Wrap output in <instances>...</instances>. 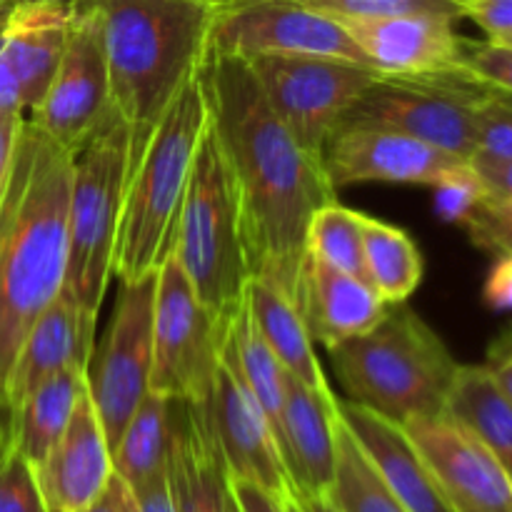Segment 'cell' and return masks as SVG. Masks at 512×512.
<instances>
[{"instance_id": "cell-1", "label": "cell", "mask_w": 512, "mask_h": 512, "mask_svg": "<svg viewBox=\"0 0 512 512\" xmlns=\"http://www.w3.org/2000/svg\"><path fill=\"white\" fill-rule=\"evenodd\" d=\"M198 78L238 198L250 278H270L293 295L310 218L333 203L338 190L323 160L270 108L248 60L205 55Z\"/></svg>"}, {"instance_id": "cell-2", "label": "cell", "mask_w": 512, "mask_h": 512, "mask_svg": "<svg viewBox=\"0 0 512 512\" xmlns=\"http://www.w3.org/2000/svg\"><path fill=\"white\" fill-rule=\"evenodd\" d=\"M73 153L23 120L0 200V433L8 420V380L25 335L63 293Z\"/></svg>"}, {"instance_id": "cell-3", "label": "cell", "mask_w": 512, "mask_h": 512, "mask_svg": "<svg viewBox=\"0 0 512 512\" xmlns=\"http://www.w3.org/2000/svg\"><path fill=\"white\" fill-rule=\"evenodd\" d=\"M100 15L110 103L130 125V163L205 58L213 5L198 0H88Z\"/></svg>"}, {"instance_id": "cell-4", "label": "cell", "mask_w": 512, "mask_h": 512, "mask_svg": "<svg viewBox=\"0 0 512 512\" xmlns=\"http://www.w3.org/2000/svg\"><path fill=\"white\" fill-rule=\"evenodd\" d=\"M205 125L208 105L195 70L130 163L113 260V275L120 283L155 273L173 248L180 205Z\"/></svg>"}, {"instance_id": "cell-5", "label": "cell", "mask_w": 512, "mask_h": 512, "mask_svg": "<svg viewBox=\"0 0 512 512\" xmlns=\"http://www.w3.org/2000/svg\"><path fill=\"white\" fill-rule=\"evenodd\" d=\"M328 353L350 400L400 425L443 413L460 368L443 338L405 303L388 305L375 328Z\"/></svg>"}, {"instance_id": "cell-6", "label": "cell", "mask_w": 512, "mask_h": 512, "mask_svg": "<svg viewBox=\"0 0 512 512\" xmlns=\"http://www.w3.org/2000/svg\"><path fill=\"white\" fill-rule=\"evenodd\" d=\"M130 170V125L113 103L73 155L68 268L63 293L98 323L113 278L115 243Z\"/></svg>"}, {"instance_id": "cell-7", "label": "cell", "mask_w": 512, "mask_h": 512, "mask_svg": "<svg viewBox=\"0 0 512 512\" xmlns=\"http://www.w3.org/2000/svg\"><path fill=\"white\" fill-rule=\"evenodd\" d=\"M170 253L225 338V328L245 298L250 273L238 198L210 125H205L195 150Z\"/></svg>"}, {"instance_id": "cell-8", "label": "cell", "mask_w": 512, "mask_h": 512, "mask_svg": "<svg viewBox=\"0 0 512 512\" xmlns=\"http://www.w3.org/2000/svg\"><path fill=\"white\" fill-rule=\"evenodd\" d=\"M483 90L485 85L463 75H378L340 125L393 130L470 160L478 153L475 103Z\"/></svg>"}, {"instance_id": "cell-9", "label": "cell", "mask_w": 512, "mask_h": 512, "mask_svg": "<svg viewBox=\"0 0 512 512\" xmlns=\"http://www.w3.org/2000/svg\"><path fill=\"white\" fill-rule=\"evenodd\" d=\"M220 335L213 315L173 253L158 265L153 308V373L150 393L170 403H210L220 360Z\"/></svg>"}, {"instance_id": "cell-10", "label": "cell", "mask_w": 512, "mask_h": 512, "mask_svg": "<svg viewBox=\"0 0 512 512\" xmlns=\"http://www.w3.org/2000/svg\"><path fill=\"white\" fill-rule=\"evenodd\" d=\"M248 63L270 108L315 158L323 155L333 130L380 75L353 60L318 55H260Z\"/></svg>"}, {"instance_id": "cell-11", "label": "cell", "mask_w": 512, "mask_h": 512, "mask_svg": "<svg viewBox=\"0 0 512 512\" xmlns=\"http://www.w3.org/2000/svg\"><path fill=\"white\" fill-rule=\"evenodd\" d=\"M155 285L158 270L120 283L113 318L88 365V395L103 423L110 453L150 393Z\"/></svg>"}, {"instance_id": "cell-12", "label": "cell", "mask_w": 512, "mask_h": 512, "mask_svg": "<svg viewBox=\"0 0 512 512\" xmlns=\"http://www.w3.org/2000/svg\"><path fill=\"white\" fill-rule=\"evenodd\" d=\"M205 55H318L368 65L348 30L295 0H235L213 10ZM370 68V65H368Z\"/></svg>"}, {"instance_id": "cell-13", "label": "cell", "mask_w": 512, "mask_h": 512, "mask_svg": "<svg viewBox=\"0 0 512 512\" xmlns=\"http://www.w3.org/2000/svg\"><path fill=\"white\" fill-rule=\"evenodd\" d=\"M108 108L110 78L103 23L88 0H75L63 58L28 120L75 155Z\"/></svg>"}, {"instance_id": "cell-14", "label": "cell", "mask_w": 512, "mask_h": 512, "mask_svg": "<svg viewBox=\"0 0 512 512\" xmlns=\"http://www.w3.org/2000/svg\"><path fill=\"white\" fill-rule=\"evenodd\" d=\"M320 158L335 190L355 183H403L438 188L470 163L410 135L365 128V125L335 128Z\"/></svg>"}, {"instance_id": "cell-15", "label": "cell", "mask_w": 512, "mask_h": 512, "mask_svg": "<svg viewBox=\"0 0 512 512\" xmlns=\"http://www.w3.org/2000/svg\"><path fill=\"white\" fill-rule=\"evenodd\" d=\"M458 512H512V480L488 445L448 410L403 425Z\"/></svg>"}, {"instance_id": "cell-16", "label": "cell", "mask_w": 512, "mask_h": 512, "mask_svg": "<svg viewBox=\"0 0 512 512\" xmlns=\"http://www.w3.org/2000/svg\"><path fill=\"white\" fill-rule=\"evenodd\" d=\"M210 423L228 478L248 480L278 498H295L268 415L233 365L220 355L210 393Z\"/></svg>"}, {"instance_id": "cell-17", "label": "cell", "mask_w": 512, "mask_h": 512, "mask_svg": "<svg viewBox=\"0 0 512 512\" xmlns=\"http://www.w3.org/2000/svg\"><path fill=\"white\" fill-rule=\"evenodd\" d=\"M368 65L380 75L435 78L460 75V38L455 18L445 15H390L338 20Z\"/></svg>"}, {"instance_id": "cell-18", "label": "cell", "mask_w": 512, "mask_h": 512, "mask_svg": "<svg viewBox=\"0 0 512 512\" xmlns=\"http://www.w3.org/2000/svg\"><path fill=\"white\" fill-rule=\"evenodd\" d=\"M335 393L308 388L293 375L285 378L278 445L293 483L295 498L328 495L338 455V410Z\"/></svg>"}, {"instance_id": "cell-19", "label": "cell", "mask_w": 512, "mask_h": 512, "mask_svg": "<svg viewBox=\"0 0 512 512\" xmlns=\"http://www.w3.org/2000/svg\"><path fill=\"white\" fill-rule=\"evenodd\" d=\"M50 512H83L113 475V453L88 388L80 395L68 428L35 468Z\"/></svg>"}, {"instance_id": "cell-20", "label": "cell", "mask_w": 512, "mask_h": 512, "mask_svg": "<svg viewBox=\"0 0 512 512\" xmlns=\"http://www.w3.org/2000/svg\"><path fill=\"white\" fill-rule=\"evenodd\" d=\"M295 305L313 343L333 350L380 323L388 303L370 288L368 280L323 263L305 253L295 283Z\"/></svg>"}, {"instance_id": "cell-21", "label": "cell", "mask_w": 512, "mask_h": 512, "mask_svg": "<svg viewBox=\"0 0 512 512\" xmlns=\"http://www.w3.org/2000/svg\"><path fill=\"white\" fill-rule=\"evenodd\" d=\"M338 410L380 478L408 512H458L403 425L353 400H340Z\"/></svg>"}, {"instance_id": "cell-22", "label": "cell", "mask_w": 512, "mask_h": 512, "mask_svg": "<svg viewBox=\"0 0 512 512\" xmlns=\"http://www.w3.org/2000/svg\"><path fill=\"white\" fill-rule=\"evenodd\" d=\"M95 320L85 318L83 310L65 293H60L40 313L25 335L8 380V420L13 430V415L18 405L38 388L43 380L68 365L88 368L95 350Z\"/></svg>"}, {"instance_id": "cell-23", "label": "cell", "mask_w": 512, "mask_h": 512, "mask_svg": "<svg viewBox=\"0 0 512 512\" xmlns=\"http://www.w3.org/2000/svg\"><path fill=\"white\" fill-rule=\"evenodd\" d=\"M208 405L170 403L168 473L175 512H225L228 473Z\"/></svg>"}, {"instance_id": "cell-24", "label": "cell", "mask_w": 512, "mask_h": 512, "mask_svg": "<svg viewBox=\"0 0 512 512\" xmlns=\"http://www.w3.org/2000/svg\"><path fill=\"white\" fill-rule=\"evenodd\" d=\"M73 5L55 0H18L0 30V53L13 68L25 113L43 100L65 50Z\"/></svg>"}, {"instance_id": "cell-25", "label": "cell", "mask_w": 512, "mask_h": 512, "mask_svg": "<svg viewBox=\"0 0 512 512\" xmlns=\"http://www.w3.org/2000/svg\"><path fill=\"white\" fill-rule=\"evenodd\" d=\"M245 300L260 335L280 360L285 373L308 388L333 393L293 295L270 278H250Z\"/></svg>"}, {"instance_id": "cell-26", "label": "cell", "mask_w": 512, "mask_h": 512, "mask_svg": "<svg viewBox=\"0 0 512 512\" xmlns=\"http://www.w3.org/2000/svg\"><path fill=\"white\" fill-rule=\"evenodd\" d=\"M88 388V368L68 365L38 385L13 415V440L38 468L68 428L80 395Z\"/></svg>"}, {"instance_id": "cell-27", "label": "cell", "mask_w": 512, "mask_h": 512, "mask_svg": "<svg viewBox=\"0 0 512 512\" xmlns=\"http://www.w3.org/2000/svg\"><path fill=\"white\" fill-rule=\"evenodd\" d=\"M445 410L488 445L512 480V403L485 365H460Z\"/></svg>"}, {"instance_id": "cell-28", "label": "cell", "mask_w": 512, "mask_h": 512, "mask_svg": "<svg viewBox=\"0 0 512 512\" xmlns=\"http://www.w3.org/2000/svg\"><path fill=\"white\" fill-rule=\"evenodd\" d=\"M220 355L233 365L235 373L243 378L250 393L255 395V400H258L260 408L268 415L270 425H273L275 438H278L280 415H283L285 403V378H288V373H285L280 360L275 358L270 345L260 335L245 298L240 303V308L235 310L230 325L225 328V338L220 343Z\"/></svg>"}, {"instance_id": "cell-29", "label": "cell", "mask_w": 512, "mask_h": 512, "mask_svg": "<svg viewBox=\"0 0 512 512\" xmlns=\"http://www.w3.org/2000/svg\"><path fill=\"white\" fill-rule=\"evenodd\" d=\"M363 255L365 278L388 305L405 303L423 283V255L403 228L365 218Z\"/></svg>"}, {"instance_id": "cell-30", "label": "cell", "mask_w": 512, "mask_h": 512, "mask_svg": "<svg viewBox=\"0 0 512 512\" xmlns=\"http://www.w3.org/2000/svg\"><path fill=\"white\" fill-rule=\"evenodd\" d=\"M168 445L170 400L148 393L113 448V473L120 475L130 488H138L168 465Z\"/></svg>"}, {"instance_id": "cell-31", "label": "cell", "mask_w": 512, "mask_h": 512, "mask_svg": "<svg viewBox=\"0 0 512 512\" xmlns=\"http://www.w3.org/2000/svg\"><path fill=\"white\" fill-rule=\"evenodd\" d=\"M325 498L338 512H408L380 478L343 418L338 420L335 478Z\"/></svg>"}, {"instance_id": "cell-32", "label": "cell", "mask_w": 512, "mask_h": 512, "mask_svg": "<svg viewBox=\"0 0 512 512\" xmlns=\"http://www.w3.org/2000/svg\"><path fill=\"white\" fill-rule=\"evenodd\" d=\"M365 218L368 215L345 208L338 200L323 205L315 210L305 230V253L355 278L368 280L363 255Z\"/></svg>"}, {"instance_id": "cell-33", "label": "cell", "mask_w": 512, "mask_h": 512, "mask_svg": "<svg viewBox=\"0 0 512 512\" xmlns=\"http://www.w3.org/2000/svg\"><path fill=\"white\" fill-rule=\"evenodd\" d=\"M0 512H50L35 465L20 453L13 433H0Z\"/></svg>"}, {"instance_id": "cell-34", "label": "cell", "mask_w": 512, "mask_h": 512, "mask_svg": "<svg viewBox=\"0 0 512 512\" xmlns=\"http://www.w3.org/2000/svg\"><path fill=\"white\" fill-rule=\"evenodd\" d=\"M310 10L345 18H390V15H445L463 18V5L455 0H295Z\"/></svg>"}, {"instance_id": "cell-35", "label": "cell", "mask_w": 512, "mask_h": 512, "mask_svg": "<svg viewBox=\"0 0 512 512\" xmlns=\"http://www.w3.org/2000/svg\"><path fill=\"white\" fill-rule=\"evenodd\" d=\"M460 75L498 93L512 95V45L500 40L460 43Z\"/></svg>"}, {"instance_id": "cell-36", "label": "cell", "mask_w": 512, "mask_h": 512, "mask_svg": "<svg viewBox=\"0 0 512 512\" xmlns=\"http://www.w3.org/2000/svg\"><path fill=\"white\" fill-rule=\"evenodd\" d=\"M475 145L478 153L512 158V95L483 90L475 103Z\"/></svg>"}, {"instance_id": "cell-37", "label": "cell", "mask_w": 512, "mask_h": 512, "mask_svg": "<svg viewBox=\"0 0 512 512\" xmlns=\"http://www.w3.org/2000/svg\"><path fill=\"white\" fill-rule=\"evenodd\" d=\"M460 225L468 228L478 248L493 255H512V200L485 193Z\"/></svg>"}, {"instance_id": "cell-38", "label": "cell", "mask_w": 512, "mask_h": 512, "mask_svg": "<svg viewBox=\"0 0 512 512\" xmlns=\"http://www.w3.org/2000/svg\"><path fill=\"white\" fill-rule=\"evenodd\" d=\"M463 18L473 20L490 40H498L512 30V0H468Z\"/></svg>"}, {"instance_id": "cell-39", "label": "cell", "mask_w": 512, "mask_h": 512, "mask_svg": "<svg viewBox=\"0 0 512 512\" xmlns=\"http://www.w3.org/2000/svg\"><path fill=\"white\" fill-rule=\"evenodd\" d=\"M475 175L483 183L485 193L493 198L512 200V158H493V155L475 153L470 158Z\"/></svg>"}, {"instance_id": "cell-40", "label": "cell", "mask_w": 512, "mask_h": 512, "mask_svg": "<svg viewBox=\"0 0 512 512\" xmlns=\"http://www.w3.org/2000/svg\"><path fill=\"white\" fill-rule=\"evenodd\" d=\"M485 370L495 380L505 398L512 403V325L503 330L493 343L488 345V358H485Z\"/></svg>"}, {"instance_id": "cell-41", "label": "cell", "mask_w": 512, "mask_h": 512, "mask_svg": "<svg viewBox=\"0 0 512 512\" xmlns=\"http://www.w3.org/2000/svg\"><path fill=\"white\" fill-rule=\"evenodd\" d=\"M228 485L240 512H288V500L268 493L260 485L235 478H228Z\"/></svg>"}, {"instance_id": "cell-42", "label": "cell", "mask_w": 512, "mask_h": 512, "mask_svg": "<svg viewBox=\"0 0 512 512\" xmlns=\"http://www.w3.org/2000/svg\"><path fill=\"white\" fill-rule=\"evenodd\" d=\"M133 493L135 500H138L140 512H175L168 465L163 470H158L155 475H150L138 488H133Z\"/></svg>"}, {"instance_id": "cell-43", "label": "cell", "mask_w": 512, "mask_h": 512, "mask_svg": "<svg viewBox=\"0 0 512 512\" xmlns=\"http://www.w3.org/2000/svg\"><path fill=\"white\" fill-rule=\"evenodd\" d=\"M483 293L490 308L512 310V255H498Z\"/></svg>"}, {"instance_id": "cell-44", "label": "cell", "mask_w": 512, "mask_h": 512, "mask_svg": "<svg viewBox=\"0 0 512 512\" xmlns=\"http://www.w3.org/2000/svg\"><path fill=\"white\" fill-rule=\"evenodd\" d=\"M83 512H140L133 488L120 475H110L103 493L93 500Z\"/></svg>"}, {"instance_id": "cell-45", "label": "cell", "mask_w": 512, "mask_h": 512, "mask_svg": "<svg viewBox=\"0 0 512 512\" xmlns=\"http://www.w3.org/2000/svg\"><path fill=\"white\" fill-rule=\"evenodd\" d=\"M23 120V113H0V200H3L5 185H8L10 178V168H13L15 145H18Z\"/></svg>"}, {"instance_id": "cell-46", "label": "cell", "mask_w": 512, "mask_h": 512, "mask_svg": "<svg viewBox=\"0 0 512 512\" xmlns=\"http://www.w3.org/2000/svg\"><path fill=\"white\" fill-rule=\"evenodd\" d=\"M0 113H23L25 115L20 83H18V78H15L13 68H10L3 53H0Z\"/></svg>"}, {"instance_id": "cell-47", "label": "cell", "mask_w": 512, "mask_h": 512, "mask_svg": "<svg viewBox=\"0 0 512 512\" xmlns=\"http://www.w3.org/2000/svg\"><path fill=\"white\" fill-rule=\"evenodd\" d=\"M293 500L298 503V508L303 512H338L325 495H320V498H293Z\"/></svg>"}, {"instance_id": "cell-48", "label": "cell", "mask_w": 512, "mask_h": 512, "mask_svg": "<svg viewBox=\"0 0 512 512\" xmlns=\"http://www.w3.org/2000/svg\"><path fill=\"white\" fill-rule=\"evenodd\" d=\"M15 3H18V0H0V30H3L5 20H8L10 10H13Z\"/></svg>"}, {"instance_id": "cell-49", "label": "cell", "mask_w": 512, "mask_h": 512, "mask_svg": "<svg viewBox=\"0 0 512 512\" xmlns=\"http://www.w3.org/2000/svg\"><path fill=\"white\" fill-rule=\"evenodd\" d=\"M225 512H240L238 503H235L233 493H230V485H228V493H225Z\"/></svg>"}, {"instance_id": "cell-50", "label": "cell", "mask_w": 512, "mask_h": 512, "mask_svg": "<svg viewBox=\"0 0 512 512\" xmlns=\"http://www.w3.org/2000/svg\"><path fill=\"white\" fill-rule=\"evenodd\" d=\"M198 3H205V5H213V8H220V5L235 3V0H198Z\"/></svg>"}, {"instance_id": "cell-51", "label": "cell", "mask_w": 512, "mask_h": 512, "mask_svg": "<svg viewBox=\"0 0 512 512\" xmlns=\"http://www.w3.org/2000/svg\"><path fill=\"white\" fill-rule=\"evenodd\" d=\"M288 512H303V510H300L298 503H295V500L290 498V500H288Z\"/></svg>"}, {"instance_id": "cell-52", "label": "cell", "mask_w": 512, "mask_h": 512, "mask_svg": "<svg viewBox=\"0 0 512 512\" xmlns=\"http://www.w3.org/2000/svg\"><path fill=\"white\" fill-rule=\"evenodd\" d=\"M498 40H500V43H508V45H512V30H510L508 35H503V38H498Z\"/></svg>"}, {"instance_id": "cell-53", "label": "cell", "mask_w": 512, "mask_h": 512, "mask_svg": "<svg viewBox=\"0 0 512 512\" xmlns=\"http://www.w3.org/2000/svg\"><path fill=\"white\" fill-rule=\"evenodd\" d=\"M55 3H65V5H73L75 0H55Z\"/></svg>"}, {"instance_id": "cell-54", "label": "cell", "mask_w": 512, "mask_h": 512, "mask_svg": "<svg viewBox=\"0 0 512 512\" xmlns=\"http://www.w3.org/2000/svg\"><path fill=\"white\" fill-rule=\"evenodd\" d=\"M455 3H460V5H463V3H468V0H455Z\"/></svg>"}]
</instances>
